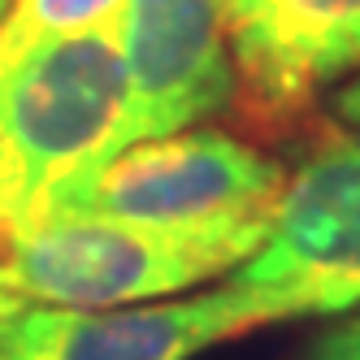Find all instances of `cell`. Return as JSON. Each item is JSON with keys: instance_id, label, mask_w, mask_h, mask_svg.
Masks as SVG:
<instances>
[{"instance_id": "1", "label": "cell", "mask_w": 360, "mask_h": 360, "mask_svg": "<svg viewBox=\"0 0 360 360\" xmlns=\"http://www.w3.org/2000/svg\"><path fill=\"white\" fill-rule=\"evenodd\" d=\"M274 213L217 221H126L44 213L0 239V317L27 308L100 313L169 300L235 274L269 239Z\"/></svg>"}, {"instance_id": "2", "label": "cell", "mask_w": 360, "mask_h": 360, "mask_svg": "<svg viewBox=\"0 0 360 360\" xmlns=\"http://www.w3.org/2000/svg\"><path fill=\"white\" fill-rule=\"evenodd\" d=\"M117 18L35 48L0 79V239L109 157L126 113Z\"/></svg>"}, {"instance_id": "3", "label": "cell", "mask_w": 360, "mask_h": 360, "mask_svg": "<svg viewBox=\"0 0 360 360\" xmlns=\"http://www.w3.org/2000/svg\"><path fill=\"white\" fill-rule=\"evenodd\" d=\"M287 187V169L226 131H178L113 152L48 200L44 213H105L126 221L261 217ZM39 213V217H44Z\"/></svg>"}, {"instance_id": "4", "label": "cell", "mask_w": 360, "mask_h": 360, "mask_svg": "<svg viewBox=\"0 0 360 360\" xmlns=\"http://www.w3.org/2000/svg\"><path fill=\"white\" fill-rule=\"evenodd\" d=\"M235 282L278 295L291 317L360 308V131L321 143L287 178L269 239Z\"/></svg>"}, {"instance_id": "5", "label": "cell", "mask_w": 360, "mask_h": 360, "mask_svg": "<svg viewBox=\"0 0 360 360\" xmlns=\"http://www.w3.org/2000/svg\"><path fill=\"white\" fill-rule=\"evenodd\" d=\"M287 317L291 313L278 295L239 282L187 300H152L100 313L27 308L0 317V360H191Z\"/></svg>"}, {"instance_id": "6", "label": "cell", "mask_w": 360, "mask_h": 360, "mask_svg": "<svg viewBox=\"0 0 360 360\" xmlns=\"http://www.w3.org/2000/svg\"><path fill=\"white\" fill-rule=\"evenodd\" d=\"M117 35L126 61V113L109 157L143 139L195 131L230 109L235 65L221 0H126Z\"/></svg>"}, {"instance_id": "7", "label": "cell", "mask_w": 360, "mask_h": 360, "mask_svg": "<svg viewBox=\"0 0 360 360\" xmlns=\"http://www.w3.org/2000/svg\"><path fill=\"white\" fill-rule=\"evenodd\" d=\"M235 100L256 126H287L360 70V0H221Z\"/></svg>"}, {"instance_id": "8", "label": "cell", "mask_w": 360, "mask_h": 360, "mask_svg": "<svg viewBox=\"0 0 360 360\" xmlns=\"http://www.w3.org/2000/svg\"><path fill=\"white\" fill-rule=\"evenodd\" d=\"M122 5L126 0H13L0 18V79L35 48L113 22Z\"/></svg>"}, {"instance_id": "9", "label": "cell", "mask_w": 360, "mask_h": 360, "mask_svg": "<svg viewBox=\"0 0 360 360\" xmlns=\"http://www.w3.org/2000/svg\"><path fill=\"white\" fill-rule=\"evenodd\" d=\"M308 360H360V313L352 308V317L334 321L326 334H317Z\"/></svg>"}, {"instance_id": "10", "label": "cell", "mask_w": 360, "mask_h": 360, "mask_svg": "<svg viewBox=\"0 0 360 360\" xmlns=\"http://www.w3.org/2000/svg\"><path fill=\"white\" fill-rule=\"evenodd\" d=\"M334 117H339L347 131H360V74L347 87L334 91Z\"/></svg>"}, {"instance_id": "11", "label": "cell", "mask_w": 360, "mask_h": 360, "mask_svg": "<svg viewBox=\"0 0 360 360\" xmlns=\"http://www.w3.org/2000/svg\"><path fill=\"white\" fill-rule=\"evenodd\" d=\"M9 5H13V0H0V18H5V9H9Z\"/></svg>"}]
</instances>
